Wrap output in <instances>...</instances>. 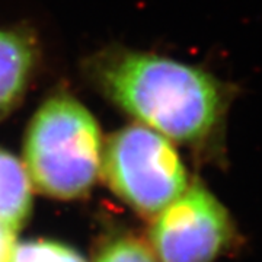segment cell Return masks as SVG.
<instances>
[{"label":"cell","mask_w":262,"mask_h":262,"mask_svg":"<svg viewBox=\"0 0 262 262\" xmlns=\"http://www.w3.org/2000/svg\"><path fill=\"white\" fill-rule=\"evenodd\" d=\"M86 75L137 122L195 147L220 134L230 105V89L214 75L153 53L108 48L86 63Z\"/></svg>","instance_id":"1"},{"label":"cell","mask_w":262,"mask_h":262,"mask_svg":"<svg viewBox=\"0 0 262 262\" xmlns=\"http://www.w3.org/2000/svg\"><path fill=\"white\" fill-rule=\"evenodd\" d=\"M102 133L91 111L69 94L38 106L24 140V165L39 192L57 200L86 195L101 175Z\"/></svg>","instance_id":"2"},{"label":"cell","mask_w":262,"mask_h":262,"mask_svg":"<svg viewBox=\"0 0 262 262\" xmlns=\"http://www.w3.org/2000/svg\"><path fill=\"white\" fill-rule=\"evenodd\" d=\"M101 173L115 195L146 217H155L191 184L173 141L140 122L110 136Z\"/></svg>","instance_id":"3"},{"label":"cell","mask_w":262,"mask_h":262,"mask_svg":"<svg viewBox=\"0 0 262 262\" xmlns=\"http://www.w3.org/2000/svg\"><path fill=\"white\" fill-rule=\"evenodd\" d=\"M233 241L229 210L198 182L151 217L149 246L159 262H215Z\"/></svg>","instance_id":"4"},{"label":"cell","mask_w":262,"mask_h":262,"mask_svg":"<svg viewBox=\"0 0 262 262\" xmlns=\"http://www.w3.org/2000/svg\"><path fill=\"white\" fill-rule=\"evenodd\" d=\"M34 38L24 29L0 28V121L22 102L37 66Z\"/></svg>","instance_id":"5"},{"label":"cell","mask_w":262,"mask_h":262,"mask_svg":"<svg viewBox=\"0 0 262 262\" xmlns=\"http://www.w3.org/2000/svg\"><path fill=\"white\" fill-rule=\"evenodd\" d=\"M32 210V182L25 165L0 147V223L18 232Z\"/></svg>","instance_id":"6"},{"label":"cell","mask_w":262,"mask_h":262,"mask_svg":"<svg viewBox=\"0 0 262 262\" xmlns=\"http://www.w3.org/2000/svg\"><path fill=\"white\" fill-rule=\"evenodd\" d=\"M10 262H86V259L69 245L35 239L16 244Z\"/></svg>","instance_id":"7"},{"label":"cell","mask_w":262,"mask_h":262,"mask_svg":"<svg viewBox=\"0 0 262 262\" xmlns=\"http://www.w3.org/2000/svg\"><path fill=\"white\" fill-rule=\"evenodd\" d=\"M95 262H159L147 242L124 236L110 241L98 253Z\"/></svg>","instance_id":"8"},{"label":"cell","mask_w":262,"mask_h":262,"mask_svg":"<svg viewBox=\"0 0 262 262\" xmlns=\"http://www.w3.org/2000/svg\"><path fill=\"white\" fill-rule=\"evenodd\" d=\"M15 233L9 227L0 223V262H10L16 246Z\"/></svg>","instance_id":"9"}]
</instances>
